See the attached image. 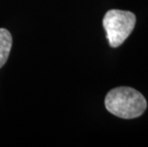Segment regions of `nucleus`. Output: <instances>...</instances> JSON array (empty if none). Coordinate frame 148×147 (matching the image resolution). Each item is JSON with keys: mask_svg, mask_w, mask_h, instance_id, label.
I'll return each instance as SVG.
<instances>
[{"mask_svg": "<svg viewBox=\"0 0 148 147\" xmlns=\"http://www.w3.org/2000/svg\"><path fill=\"white\" fill-rule=\"evenodd\" d=\"M12 45V37L7 29L0 28V69L7 62Z\"/></svg>", "mask_w": 148, "mask_h": 147, "instance_id": "nucleus-3", "label": "nucleus"}, {"mask_svg": "<svg viewBox=\"0 0 148 147\" xmlns=\"http://www.w3.org/2000/svg\"><path fill=\"white\" fill-rule=\"evenodd\" d=\"M109 45L113 48L121 46L133 32L136 15L133 12L121 10H110L102 20Z\"/></svg>", "mask_w": 148, "mask_h": 147, "instance_id": "nucleus-2", "label": "nucleus"}, {"mask_svg": "<svg viewBox=\"0 0 148 147\" xmlns=\"http://www.w3.org/2000/svg\"><path fill=\"white\" fill-rule=\"evenodd\" d=\"M104 104L109 113L125 120L140 117L147 108L143 94L131 87L112 89L105 96Z\"/></svg>", "mask_w": 148, "mask_h": 147, "instance_id": "nucleus-1", "label": "nucleus"}]
</instances>
